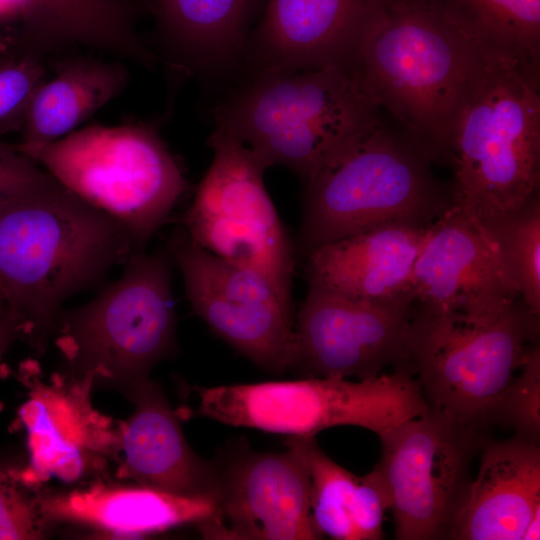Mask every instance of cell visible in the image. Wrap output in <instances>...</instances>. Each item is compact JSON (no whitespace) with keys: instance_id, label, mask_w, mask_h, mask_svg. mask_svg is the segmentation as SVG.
<instances>
[{"instance_id":"4fadbf2b","label":"cell","mask_w":540,"mask_h":540,"mask_svg":"<svg viewBox=\"0 0 540 540\" xmlns=\"http://www.w3.org/2000/svg\"><path fill=\"white\" fill-rule=\"evenodd\" d=\"M287 450H245L218 465L216 512L199 530L207 539L315 540L310 513V478L296 437Z\"/></svg>"},{"instance_id":"52a82bcc","label":"cell","mask_w":540,"mask_h":540,"mask_svg":"<svg viewBox=\"0 0 540 540\" xmlns=\"http://www.w3.org/2000/svg\"><path fill=\"white\" fill-rule=\"evenodd\" d=\"M168 251H135L121 277L62 312L55 343L75 385L124 391L174 351L176 312Z\"/></svg>"},{"instance_id":"8fae6325","label":"cell","mask_w":540,"mask_h":540,"mask_svg":"<svg viewBox=\"0 0 540 540\" xmlns=\"http://www.w3.org/2000/svg\"><path fill=\"white\" fill-rule=\"evenodd\" d=\"M379 437L375 467L389 493L395 539H449L471 482L479 431L428 408Z\"/></svg>"},{"instance_id":"2e32d148","label":"cell","mask_w":540,"mask_h":540,"mask_svg":"<svg viewBox=\"0 0 540 540\" xmlns=\"http://www.w3.org/2000/svg\"><path fill=\"white\" fill-rule=\"evenodd\" d=\"M123 393L134 404L121 436L123 475L142 486L216 501L218 465L201 458L189 446L160 386L147 377Z\"/></svg>"},{"instance_id":"30bf717a","label":"cell","mask_w":540,"mask_h":540,"mask_svg":"<svg viewBox=\"0 0 540 540\" xmlns=\"http://www.w3.org/2000/svg\"><path fill=\"white\" fill-rule=\"evenodd\" d=\"M213 160L182 229L209 252L266 276L292 305L295 249L266 190L265 166L240 140L214 129Z\"/></svg>"},{"instance_id":"44dd1931","label":"cell","mask_w":540,"mask_h":540,"mask_svg":"<svg viewBox=\"0 0 540 540\" xmlns=\"http://www.w3.org/2000/svg\"><path fill=\"white\" fill-rule=\"evenodd\" d=\"M45 510L50 521L64 520L115 533L142 535L185 524L199 526L215 514L216 501L179 496L139 484H97L46 495Z\"/></svg>"},{"instance_id":"d6986e66","label":"cell","mask_w":540,"mask_h":540,"mask_svg":"<svg viewBox=\"0 0 540 540\" xmlns=\"http://www.w3.org/2000/svg\"><path fill=\"white\" fill-rule=\"evenodd\" d=\"M18 43L39 56L82 45L154 68L158 57L136 31L137 5L131 0H15Z\"/></svg>"},{"instance_id":"6da1fadb","label":"cell","mask_w":540,"mask_h":540,"mask_svg":"<svg viewBox=\"0 0 540 540\" xmlns=\"http://www.w3.org/2000/svg\"><path fill=\"white\" fill-rule=\"evenodd\" d=\"M489 56L432 0H391L346 65L432 162L451 166L456 123Z\"/></svg>"},{"instance_id":"5b68a950","label":"cell","mask_w":540,"mask_h":540,"mask_svg":"<svg viewBox=\"0 0 540 540\" xmlns=\"http://www.w3.org/2000/svg\"><path fill=\"white\" fill-rule=\"evenodd\" d=\"M454 205L483 227L540 188V67L489 56L452 140Z\"/></svg>"},{"instance_id":"484cf974","label":"cell","mask_w":540,"mask_h":540,"mask_svg":"<svg viewBox=\"0 0 540 540\" xmlns=\"http://www.w3.org/2000/svg\"><path fill=\"white\" fill-rule=\"evenodd\" d=\"M495 242L522 301L540 315V193L484 227Z\"/></svg>"},{"instance_id":"4dcf8cb0","label":"cell","mask_w":540,"mask_h":540,"mask_svg":"<svg viewBox=\"0 0 540 540\" xmlns=\"http://www.w3.org/2000/svg\"><path fill=\"white\" fill-rule=\"evenodd\" d=\"M55 181L51 174L22 154L15 145L0 139V200L42 188Z\"/></svg>"},{"instance_id":"ba28073f","label":"cell","mask_w":540,"mask_h":540,"mask_svg":"<svg viewBox=\"0 0 540 540\" xmlns=\"http://www.w3.org/2000/svg\"><path fill=\"white\" fill-rule=\"evenodd\" d=\"M61 185L117 220L137 251L184 194V174L155 130L92 125L26 155Z\"/></svg>"},{"instance_id":"ffe728a7","label":"cell","mask_w":540,"mask_h":540,"mask_svg":"<svg viewBox=\"0 0 540 540\" xmlns=\"http://www.w3.org/2000/svg\"><path fill=\"white\" fill-rule=\"evenodd\" d=\"M264 0H139L153 17L166 63L196 71L237 60Z\"/></svg>"},{"instance_id":"277c9868","label":"cell","mask_w":540,"mask_h":540,"mask_svg":"<svg viewBox=\"0 0 540 540\" xmlns=\"http://www.w3.org/2000/svg\"><path fill=\"white\" fill-rule=\"evenodd\" d=\"M214 115L215 129L244 143L266 169L287 167L303 183L382 120L344 64L253 75Z\"/></svg>"},{"instance_id":"cb8c5ba5","label":"cell","mask_w":540,"mask_h":540,"mask_svg":"<svg viewBox=\"0 0 540 540\" xmlns=\"http://www.w3.org/2000/svg\"><path fill=\"white\" fill-rule=\"evenodd\" d=\"M486 55L540 67V0H432Z\"/></svg>"},{"instance_id":"7402d4cb","label":"cell","mask_w":540,"mask_h":540,"mask_svg":"<svg viewBox=\"0 0 540 540\" xmlns=\"http://www.w3.org/2000/svg\"><path fill=\"white\" fill-rule=\"evenodd\" d=\"M181 275L193 313L217 336L263 370L283 373L292 369L293 311L226 296L191 275Z\"/></svg>"},{"instance_id":"f546056e","label":"cell","mask_w":540,"mask_h":540,"mask_svg":"<svg viewBox=\"0 0 540 540\" xmlns=\"http://www.w3.org/2000/svg\"><path fill=\"white\" fill-rule=\"evenodd\" d=\"M388 509L389 493L378 469L374 467L369 473L358 476L351 504L357 540L382 539L383 521Z\"/></svg>"},{"instance_id":"7c38bea8","label":"cell","mask_w":540,"mask_h":540,"mask_svg":"<svg viewBox=\"0 0 540 540\" xmlns=\"http://www.w3.org/2000/svg\"><path fill=\"white\" fill-rule=\"evenodd\" d=\"M415 303L413 292L367 301L308 286L294 325L292 369L308 377L364 380L387 366H405Z\"/></svg>"},{"instance_id":"7a4b0ae2","label":"cell","mask_w":540,"mask_h":540,"mask_svg":"<svg viewBox=\"0 0 540 540\" xmlns=\"http://www.w3.org/2000/svg\"><path fill=\"white\" fill-rule=\"evenodd\" d=\"M135 251L117 220L57 180L0 200V291L16 335L45 351L65 301Z\"/></svg>"},{"instance_id":"d6a6232c","label":"cell","mask_w":540,"mask_h":540,"mask_svg":"<svg viewBox=\"0 0 540 540\" xmlns=\"http://www.w3.org/2000/svg\"><path fill=\"white\" fill-rule=\"evenodd\" d=\"M540 509L532 516L523 534L522 540L539 539L540 537Z\"/></svg>"},{"instance_id":"ac0fdd59","label":"cell","mask_w":540,"mask_h":540,"mask_svg":"<svg viewBox=\"0 0 540 540\" xmlns=\"http://www.w3.org/2000/svg\"><path fill=\"white\" fill-rule=\"evenodd\" d=\"M426 229L385 225L320 245L302 258L308 286L367 301L405 296Z\"/></svg>"},{"instance_id":"5bb4252c","label":"cell","mask_w":540,"mask_h":540,"mask_svg":"<svg viewBox=\"0 0 540 540\" xmlns=\"http://www.w3.org/2000/svg\"><path fill=\"white\" fill-rule=\"evenodd\" d=\"M412 291L421 307L469 315L496 313L521 299L489 232L456 205L427 227Z\"/></svg>"},{"instance_id":"e0dca14e","label":"cell","mask_w":540,"mask_h":540,"mask_svg":"<svg viewBox=\"0 0 540 540\" xmlns=\"http://www.w3.org/2000/svg\"><path fill=\"white\" fill-rule=\"evenodd\" d=\"M471 480L449 539L522 540L540 509V446L514 435L481 445Z\"/></svg>"},{"instance_id":"603a6c76","label":"cell","mask_w":540,"mask_h":540,"mask_svg":"<svg viewBox=\"0 0 540 540\" xmlns=\"http://www.w3.org/2000/svg\"><path fill=\"white\" fill-rule=\"evenodd\" d=\"M128 72L119 63L78 59L35 91L16 148L25 156L75 130L125 88Z\"/></svg>"},{"instance_id":"f1b7e54d","label":"cell","mask_w":540,"mask_h":540,"mask_svg":"<svg viewBox=\"0 0 540 540\" xmlns=\"http://www.w3.org/2000/svg\"><path fill=\"white\" fill-rule=\"evenodd\" d=\"M44 70L38 56L28 53L0 67V137L21 128Z\"/></svg>"},{"instance_id":"9a60e30c","label":"cell","mask_w":540,"mask_h":540,"mask_svg":"<svg viewBox=\"0 0 540 540\" xmlns=\"http://www.w3.org/2000/svg\"><path fill=\"white\" fill-rule=\"evenodd\" d=\"M391 0H268L244 51L253 75L346 65Z\"/></svg>"},{"instance_id":"4316f807","label":"cell","mask_w":540,"mask_h":540,"mask_svg":"<svg viewBox=\"0 0 540 540\" xmlns=\"http://www.w3.org/2000/svg\"><path fill=\"white\" fill-rule=\"evenodd\" d=\"M496 419L510 425L515 435L526 440L540 439V347L532 343L503 393Z\"/></svg>"},{"instance_id":"1f68e13d","label":"cell","mask_w":540,"mask_h":540,"mask_svg":"<svg viewBox=\"0 0 540 540\" xmlns=\"http://www.w3.org/2000/svg\"><path fill=\"white\" fill-rule=\"evenodd\" d=\"M15 336L17 335L10 319L8 305L0 291V348L3 350Z\"/></svg>"},{"instance_id":"3957f363","label":"cell","mask_w":540,"mask_h":540,"mask_svg":"<svg viewBox=\"0 0 540 540\" xmlns=\"http://www.w3.org/2000/svg\"><path fill=\"white\" fill-rule=\"evenodd\" d=\"M432 163L381 120L304 183L297 256L380 226H430L454 205L453 185L434 175Z\"/></svg>"},{"instance_id":"e575fe53","label":"cell","mask_w":540,"mask_h":540,"mask_svg":"<svg viewBox=\"0 0 540 540\" xmlns=\"http://www.w3.org/2000/svg\"><path fill=\"white\" fill-rule=\"evenodd\" d=\"M2 349L0 348V356H1Z\"/></svg>"},{"instance_id":"836d02e7","label":"cell","mask_w":540,"mask_h":540,"mask_svg":"<svg viewBox=\"0 0 540 540\" xmlns=\"http://www.w3.org/2000/svg\"><path fill=\"white\" fill-rule=\"evenodd\" d=\"M16 20V11L9 0H0V22Z\"/></svg>"},{"instance_id":"83f0119b","label":"cell","mask_w":540,"mask_h":540,"mask_svg":"<svg viewBox=\"0 0 540 540\" xmlns=\"http://www.w3.org/2000/svg\"><path fill=\"white\" fill-rule=\"evenodd\" d=\"M45 494L13 470L0 471V539H38L50 519Z\"/></svg>"},{"instance_id":"d4e9b609","label":"cell","mask_w":540,"mask_h":540,"mask_svg":"<svg viewBox=\"0 0 540 540\" xmlns=\"http://www.w3.org/2000/svg\"><path fill=\"white\" fill-rule=\"evenodd\" d=\"M304 452L310 478V513L318 536L357 540L351 504L358 476L333 461L315 437H296Z\"/></svg>"},{"instance_id":"9c48e42d","label":"cell","mask_w":540,"mask_h":540,"mask_svg":"<svg viewBox=\"0 0 540 540\" xmlns=\"http://www.w3.org/2000/svg\"><path fill=\"white\" fill-rule=\"evenodd\" d=\"M194 392L200 416L289 437H315L336 426L379 436L428 409L419 382L403 366L358 381L306 377L194 387Z\"/></svg>"},{"instance_id":"8992f818","label":"cell","mask_w":540,"mask_h":540,"mask_svg":"<svg viewBox=\"0 0 540 540\" xmlns=\"http://www.w3.org/2000/svg\"><path fill=\"white\" fill-rule=\"evenodd\" d=\"M538 334L539 316L522 299L487 315L415 303L405 366L417 375L428 408L479 431L496 420L500 399Z\"/></svg>"}]
</instances>
